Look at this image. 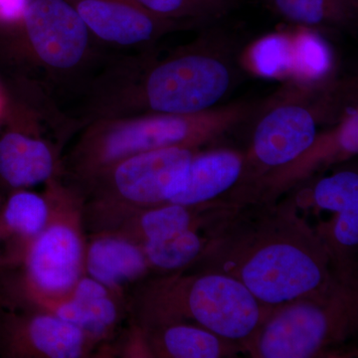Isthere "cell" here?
<instances>
[{"label": "cell", "instance_id": "6da1fadb", "mask_svg": "<svg viewBox=\"0 0 358 358\" xmlns=\"http://www.w3.org/2000/svg\"><path fill=\"white\" fill-rule=\"evenodd\" d=\"M201 233L204 248L185 272L230 275L270 307L319 291L334 279L315 227L300 215L291 195L227 202Z\"/></svg>", "mask_w": 358, "mask_h": 358}, {"label": "cell", "instance_id": "7a4b0ae2", "mask_svg": "<svg viewBox=\"0 0 358 358\" xmlns=\"http://www.w3.org/2000/svg\"><path fill=\"white\" fill-rule=\"evenodd\" d=\"M134 326L185 322L243 348L272 310L241 282L216 272H178L145 278L133 288Z\"/></svg>", "mask_w": 358, "mask_h": 358}, {"label": "cell", "instance_id": "3957f363", "mask_svg": "<svg viewBox=\"0 0 358 358\" xmlns=\"http://www.w3.org/2000/svg\"><path fill=\"white\" fill-rule=\"evenodd\" d=\"M236 74L227 43L202 37L166 58L141 63L119 82L115 102L100 117L199 114L218 107Z\"/></svg>", "mask_w": 358, "mask_h": 358}, {"label": "cell", "instance_id": "277c9868", "mask_svg": "<svg viewBox=\"0 0 358 358\" xmlns=\"http://www.w3.org/2000/svg\"><path fill=\"white\" fill-rule=\"evenodd\" d=\"M353 85L331 77L291 81L256 109L243 171L229 201L244 203L264 176L312 145L320 126L336 124L350 108Z\"/></svg>", "mask_w": 358, "mask_h": 358}, {"label": "cell", "instance_id": "5b68a950", "mask_svg": "<svg viewBox=\"0 0 358 358\" xmlns=\"http://www.w3.org/2000/svg\"><path fill=\"white\" fill-rule=\"evenodd\" d=\"M256 109L253 103L236 102L199 114L99 117L75 145L70 169L90 182L131 155L166 148H201L248 122Z\"/></svg>", "mask_w": 358, "mask_h": 358}, {"label": "cell", "instance_id": "8992f818", "mask_svg": "<svg viewBox=\"0 0 358 358\" xmlns=\"http://www.w3.org/2000/svg\"><path fill=\"white\" fill-rule=\"evenodd\" d=\"M358 331V287L331 284L272 308L247 348L253 358L338 357Z\"/></svg>", "mask_w": 358, "mask_h": 358}, {"label": "cell", "instance_id": "52a82bcc", "mask_svg": "<svg viewBox=\"0 0 358 358\" xmlns=\"http://www.w3.org/2000/svg\"><path fill=\"white\" fill-rule=\"evenodd\" d=\"M46 192L51 199L50 218L18 266L22 275L14 282V296H63L86 275L87 237L81 195L57 180L47 183Z\"/></svg>", "mask_w": 358, "mask_h": 358}, {"label": "cell", "instance_id": "ba28073f", "mask_svg": "<svg viewBox=\"0 0 358 358\" xmlns=\"http://www.w3.org/2000/svg\"><path fill=\"white\" fill-rule=\"evenodd\" d=\"M201 148H159L119 160L92 179L96 231L112 230L136 212L167 203L188 162ZM89 182V183H90Z\"/></svg>", "mask_w": 358, "mask_h": 358}, {"label": "cell", "instance_id": "9c48e42d", "mask_svg": "<svg viewBox=\"0 0 358 358\" xmlns=\"http://www.w3.org/2000/svg\"><path fill=\"white\" fill-rule=\"evenodd\" d=\"M96 345L80 327L38 308L0 312L1 357L81 358L89 357Z\"/></svg>", "mask_w": 358, "mask_h": 358}, {"label": "cell", "instance_id": "30bf717a", "mask_svg": "<svg viewBox=\"0 0 358 358\" xmlns=\"http://www.w3.org/2000/svg\"><path fill=\"white\" fill-rule=\"evenodd\" d=\"M20 27L32 55L49 69H75L88 54L89 29L67 0H31Z\"/></svg>", "mask_w": 358, "mask_h": 358}, {"label": "cell", "instance_id": "8fae6325", "mask_svg": "<svg viewBox=\"0 0 358 358\" xmlns=\"http://www.w3.org/2000/svg\"><path fill=\"white\" fill-rule=\"evenodd\" d=\"M358 154V110L348 108L336 124L320 131L312 145L298 157L264 176L247 202L275 201L296 186L322 174L329 167L348 162Z\"/></svg>", "mask_w": 358, "mask_h": 358}, {"label": "cell", "instance_id": "7c38bea8", "mask_svg": "<svg viewBox=\"0 0 358 358\" xmlns=\"http://www.w3.org/2000/svg\"><path fill=\"white\" fill-rule=\"evenodd\" d=\"M90 33L117 46H141L157 42L185 26L162 20L136 0H67Z\"/></svg>", "mask_w": 358, "mask_h": 358}, {"label": "cell", "instance_id": "4fadbf2b", "mask_svg": "<svg viewBox=\"0 0 358 358\" xmlns=\"http://www.w3.org/2000/svg\"><path fill=\"white\" fill-rule=\"evenodd\" d=\"M129 357L229 358L243 353L233 341L185 322L134 326L126 346Z\"/></svg>", "mask_w": 358, "mask_h": 358}, {"label": "cell", "instance_id": "5bb4252c", "mask_svg": "<svg viewBox=\"0 0 358 358\" xmlns=\"http://www.w3.org/2000/svg\"><path fill=\"white\" fill-rule=\"evenodd\" d=\"M243 150L233 148L199 150L188 162L169 201L199 206L228 200L243 171Z\"/></svg>", "mask_w": 358, "mask_h": 358}, {"label": "cell", "instance_id": "9a60e30c", "mask_svg": "<svg viewBox=\"0 0 358 358\" xmlns=\"http://www.w3.org/2000/svg\"><path fill=\"white\" fill-rule=\"evenodd\" d=\"M85 273L124 298L152 271L140 245L117 231L102 230L87 239Z\"/></svg>", "mask_w": 358, "mask_h": 358}, {"label": "cell", "instance_id": "2e32d148", "mask_svg": "<svg viewBox=\"0 0 358 358\" xmlns=\"http://www.w3.org/2000/svg\"><path fill=\"white\" fill-rule=\"evenodd\" d=\"M51 199L30 189L11 190L0 205V268L18 267L48 223Z\"/></svg>", "mask_w": 358, "mask_h": 358}, {"label": "cell", "instance_id": "e0dca14e", "mask_svg": "<svg viewBox=\"0 0 358 358\" xmlns=\"http://www.w3.org/2000/svg\"><path fill=\"white\" fill-rule=\"evenodd\" d=\"M57 171V157L41 138L18 129L0 136V180L11 190L47 185Z\"/></svg>", "mask_w": 358, "mask_h": 358}, {"label": "cell", "instance_id": "ac0fdd59", "mask_svg": "<svg viewBox=\"0 0 358 358\" xmlns=\"http://www.w3.org/2000/svg\"><path fill=\"white\" fill-rule=\"evenodd\" d=\"M226 202V200H219L199 206L167 202L131 214L112 230L138 245L166 239L187 230L202 232Z\"/></svg>", "mask_w": 358, "mask_h": 358}, {"label": "cell", "instance_id": "d6986e66", "mask_svg": "<svg viewBox=\"0 0 358 358\" xmlns=\"http://www.w3.org/2000/svg\"><path fill=\"white\" fill-rule=\"evenodd\" d=\"M334 277L358 287V204L319 220L315 227Z\"/></svg>", "mask_w": 358, "mask_h": 358}, {"label": "cell", "instance_id": "ffe728a7", "mask_svg": "<svg viewBox=\"0 0 358 358\" xmlns=\"http://www.w3.org/2000/svg\"><path fill=\"white\" fill-rule=\"evenodd\" d=\"M70 292L81 310L82 329L98 345L107 341L128 308L124 307V298L87 275Z\"/></svg>", "mask_w": 358, "mask_h": 358}, {"label": "cell", "instance_id": "44dd1931", "mask_svg": "<svg viewBox=\"0 0 358 358\" xmlns=\"http://www.w3.org/2000/svg\"><path fill=\"white\" fill-rule=\"evenodd\" d=\"M282 20L303 27L348 28L357 18L358 0H264Z\"/></svg>", "mask_w": 358, "mask_h": 358}, {"label": "cell", "instance_id": "7402d4cb", "mask_svg": "<svg viewBox=\"0 0 358 358\" xmlns=\"http://www.w3.org/2000/svg\"><path fill=\"white\" fill-rule=\"evenodd\" d=\"M287 194L301 209L315 211H345L358 204V173L353 169L336 171L331 176L313 178Z\"/></svg>", "mask_w": 358, "mask_h": 358}, {"label": "cell", "instance_id": "603a6c76", "mask_svg": "<svg viewBox=\"0 0 358 358\" xmlns=\"http://www.w3.org/2000/svg\"><path fill=\"white\" fill-rule=\"evenodd\" d=\"M205 242L200 231L187 230L140 246L152 273L167 275L187 270L201 254Z\"/></svg>", "mask_w": 358, "mask_h": 358}, {"label": "cell", "instance_id": "cb8c5ba5", "mask_svg": "<svg viewBox=\"0 0 358 358\" xmlns=\"http://www.w3.org/2000/svg\"><path fill=\"white\" fill-rule=\"evenodd\" d=\"M162 20L189 26L219 20L234 8L237 0H136Z\"/></svg>", "mask_w": 358, "mask_h": 358}, {"label": "cell", "instance_id": "d4e9b609", "mask_svg": "<svg viewBox=\"0 0 358 358\" xmlns=\"http://www.w3.org/2000/svg\"><path fill=\"white\" fill-rule=\"evenodd\" d=\"M31 0H0V25L20 27Z\"/></svg>", "mask_w": 358, "mask_h": 358}, {"label": "cell", "instance_id": "484cf974", "mask_svg": "<svg viewBox=\"0 0 358 358\" xmlns=\"http://www.w3.org/2000/svg\"><path fill=\"white\" fill-rule=\"evenodd\" d=\"M4 108H6V99H4L2 90L0 89V119H1L2 114H3Z\"/></svg>", "mask_w": 358, "mask_h": 358}]
</instances>
